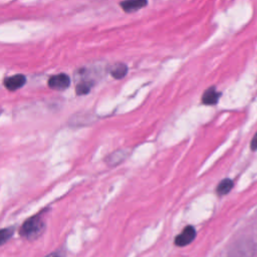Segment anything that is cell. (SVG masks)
Returning a JSON list of instances; mask_svg holds the SVG:
<instances>
[{
    "mask_svg": "<svg viewBox=\"0 0 257 257\" xmlns=\"http://www.w3.org/2000/svg\"><path fill=\"white\" fill-rule=\"evenodd\" d=\"M45 257H60V255H59V253H57V252H52V253H50L49 255H47V256H45Z\"/></svg>",
    "mask_w": 257,
    "mask_h": 257,
    "instance_id": "cell-12",
    "label": "cell"
},
{
    "mask_svg": "<svg viewBox=\"0 0 257 257\" xmlns=\"http://www.w3.org/2000/svg\"><path fill=\"white\" fill-rule=\"evenodd\" d=\"M25 81H26V78H25L24 75L15 74V75H12L10 77L5 78L4 85L8 90L13 91V90H16V89L20 88L21 86H23Z\"/></svg>",
    "mask_w": 257,
    "mask_h": 257,
    "instance_id": "cell-4",
    "label": "cell"
},
{
    "mask_svg": "<svg viewBox=\"0 0 257 257\" xmlns=\"http://www.w3.org/2000/svg\"><path fill=\"white\" fill-rule=\"evenodd\" d=\"M13 234V229L11 228H4L0 232V243L1 245L5 244L6 241H8Z\"/></svg>",
    "mask_w": 257,
    "mask_h": 257,
    "instance_id": "cell-10",
    "label": "cell"
},
{
    "mask_svg": "<svg viewBox=\"0 0 257 257\" xmlns=\"http://www.w3.org/2000/svg\"><path fill=\"white\" fill-rule=\"evenodd\" d=\"M219 97H220V93L215 89V87H210L204 92L202 96V102L204 104L212 105L218 102Z\"/></svg>",
    "mask_w": 257,
    "mask_h": 257,
    "instance_id": "cell-6",
    "label": "cell"
},
{
    "mask_svg": "<svg viewBox=\"0 0 257 257\" xmlns=\"http://www.w3.org/2000/svg\"><path fill=\"white\" fill-rule=\"evenodd\" d=\"M196 237V230L193 226L188 225L184 228V230L176 236L175 238V245L179 247L186 246L190 244Z\"/></svg>",
    "mask_w": 257,
    "mask_h": 257,
    "instance_id": "cell-2",
    "label": "cell"
},
{
    "mask_svg": "<svg viewBox=\"0 0 257 257\" xmlns=\"http://www.w3.org/2000/svg\"><path fill=\"white\" fill-rule=\"evenodd\" d=\"M91 85H92V83L89 80H83V81L79 82L75 88L76 93L77 94H86L90 90Z\"/></svg>",
    "mask_w": 257,
    "mask_h": 257,
    "instance_id": "cell-9",
    "label": "cell"
},
{
    "mask_svg": "<svg viewBox=\"0 0 257 257\" xmlns=\"http://www.w3.org/2000/svg\"><path fill=\"white\" fill-rule=\"evenodd\" d=\"M127 72V67L123 63H116L110 68V74L116 79L122 78Z\"/></svg>",
    "mask_w": 257,
    "mask_h": 257,
    "instance_id": "cell-7",
    "label": "cell"
},
{
    "mask_svg": "<svg viewBox=\"0 0 257 257\" xmlns=\"http://www.w3.org/2000/svg\"><path fill=\"white\" fill-rule=\"evenodd\" d=\"M147 5V0H124L120 3V6L125 12L137 11Z\"/></svg>",
    "mask_w": 257,
    "mask_h": 257,
    "instance_id": "cell-5",
    "label": "cell"
},
{
    "mask_svg": "<svg viewBox=\"0 0 257 257\" xmlns=\"http://www.w3.org/2000/svg\"><path fill=\"white\" fill-rule=\"evenodd\" d=\"M232 188H233V182H232V180H230V179H224V180H222V181L219 183V185L217 186L216 191H217V194H218L219 196H223V195L228 194V193L231 191Z\"/></svg>",
    "mask_w": 257,
    "mask_h": 257,
    "instance_id": "cell-8",
    "label": "cell"
},
{
    "mask_svg": "<svg viewBox=\"0 0 257 257\" xmlns=\"http://www.w3.org/2000/svg\"><path fill=\"white\" fill-rule=\"evenodd\" d=\"M250 148L252 151H256L257 150V133L255 134V136L253 137L251 144H250Z\"/></svg>",
    "mask_w": 257,
    "mask_h": 257,
    "instance_id": "cell-11",
    "label": "cell"
},
{
    "mask_svg": "<svg viewBox=\"0 0 257 257\" xmlns=\"http://www.w3.org/2000/svg\"><path fill=\"white\" fill-rule=\"evenodd\" d=\"M44 230V222L40 215L29 218L20 228V235L29 240L36 239L39 237Z\"/></svg>",
    "mask_w": 257,
    "mask_h": 257,
    "instance_id": "cell-1",
    "label": "cell"
},
{
    "mask_svg": "<svg viewBox=\"0 0 257 257\" xmlns=\"http://www.w3.org/2000/svg\"><path fill=\"white\" fill-rule=\"evenodd\" d=\"M69 84H70V78L65 73L55 74L48 79V86L56 90L66 89L69 86Z\"/></svg>",
    "mask_w": 257,
    "mask_h": 257,
    "instance_id": "cell-3",
    "label": "cell"
}]
</instances>
